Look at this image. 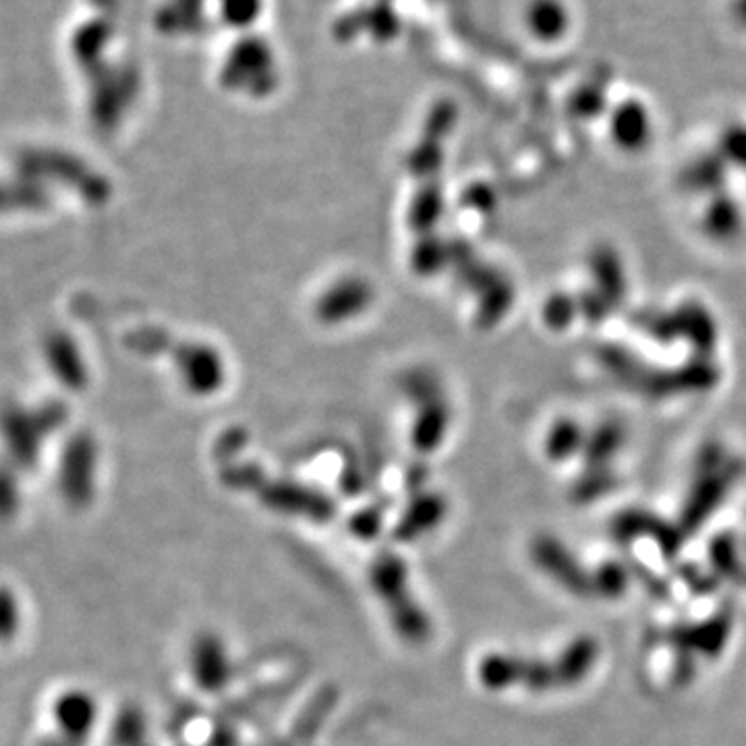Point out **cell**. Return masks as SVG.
I'll return each instance as SVG.
<instances>
[{"label": "cell", "mask_w": 746, "mask_h": 746, "mask_svg": "<svg viewBox=\"0 0 746 746\" xmlns=\"http://www.w3.org/2000/svg\"><path fill=\"white\" fill-rule=\"evenodd\" d=\"M573 106L581 115H595L604 108V94L597 87H583L574 94Z\"/></svg>", "instance_id": "8992f818"}, {"label": "cell", "mask_w": 746, "mask_h": 746, "mask_svg": "<svg viewBox=\"0 0 746 746\" xmlns=\"http://www.w3.org/2000/svg\"><path fill=\"white\" fill-rule=\"evenodd\" d=\"M612 131L625 145H639L649 136V112L637 100L623 102L614 110Z\"/></svg>", "instance_id": "277c9868"}, {"label": "cell", "mask_w": 746, "mask_h": 746, "mask_svg": "<svg viewBox=\"0 0 746 746\" xmlns=\"http://www.w3.org/2000/svg\"><path fill=\"white\" fill-rule=\"evenodd\" d=\"M216 18L226 23L235 34L253 32L261 11L263 0H212Z\"/></svg>", "instance_id": "5b68a950"}, {"label": "cell", "mask_w": 746, "mask_h": 746, "mask_svg": "<svg viewBox=\"0 0 746 746\" xmlns=\"http://www.w3.org/2000/svg\"><path fill=\"white\" fill-rule=\"evenodd\" d=\"M193 670L197 684H202L206 691L223 689L228 672L223 645L212 637L197 642L193 649Z\"/></svg>", "instance_id": "3957f363"}, {"label": "cell", "mask_w": 746, "mask_h": 746, "mask_svg": "<svg viewBox=\"0 0 746 746\" xmlns=\"http://www.w3.org/2000/svg\"><path fill=\"white\" fill-rule=\"evenodd\" d=\"M732 11H734V18H736V21L746 28V0H734V7H732Z\"/></svg>", "instance_id": "ba28073f"}, {"label": "cell", "mask_w": 746, "mask_h": 746, "mask_svg": "<svg viewBox=\"0 0 746 746\" xmlns=\"http://www.w3.org/2000/svg\"><path fill=\"white\" fill-rule=\"evenodd\" d=\"M54 720L69 738H86L96 722V703L86 693L63 694L54 705Z\"/></svg>", "instance_id": "7a4b0ae2"}, {"label": "cell", "mask_w": 746, "mask_h": 746, "mask_svg": "<svg viewBox=\"0 0 746 746\" xmlns=\"http://www.w3.org/2000/svg\"><path fill=\"white\" fill-rule=\"evenodd\" d=\"M726 148L738 156H746V127H736V129L728 131Z\"/></svg>", "instance_id": "52a82bcc"}, {"label": "cell", "mask_w": 746, "mask_h": 746, "mask_svg": "<svg viewBox=\"0 0 746 746\" xmlns=\"http://www.w3.org/2000/svg\"><path fill=\"white\" fill-rule=\"evenodd\" d=\"M527 32L543 44H555L566 37L573 15L564 0H529L522 11Z\"/></svg>", "instance_id": "6da1fadb"}]
</instances>
